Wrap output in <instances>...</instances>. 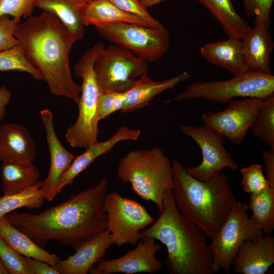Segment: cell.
<instances>
[{
    "instance_id": "1",
    "label": "cell",
    "mask_w": 274,
    "mask_h": 274,
    "mask_svg": "<svg viewBox=\"0 0 274 274\" xmlns=\"http://www.w3.org/2000/svg\"><path fill=\"white\" fill-rule=\"evenodd\" d=\"M107 189L108 182L104 178L95 186L38 214L14 211L6 216L14 227L44 249L54 239L75 250L107 229L102 208Z\"/></svg>"
},
{
    "instance_id": "2",
    "label": "cell",
    "mask_w": 274,
    "mask_h": 274,
    "mask_svg": "<svg viewBox=\"0 0 274 274\" xmlns=\"http://www.w3.org/2000/svg\"><path fill=\"white\" fill-rule=\"evenodd\" d=\"M27 61L37 67L50 92L79 102L81 86L74 81L69 56L76 42L54 14L43 11L18 23L14 31Z\"/></svg>"
},
{
    "instance_id": "3",
    "label": "cell",
    "mask_w": 274,
    "mask_h": 274,
    "mask_svg": "<svg viewBox=\"0 0 274 274\" xmlns=\"http://www.w3.org/2000/svg\"><path fill=\"white\" fill-rule=\"evenodd\" d=\"M158 219L141 237L149 236L165 245L164 264L170 274H214L213 257L206 236L178 210L172 192L165 191Z\"/></svg>"
},
{
    "instance_id": "4",
    "label": "cell",
    "mask_w": 274,
    "mask_h": 274,
    "mask_svg": "<svg viewBox=\"0 0 274 274\" xmlns=\"http://www.w3.org/2000/svg\"><path fill=\"white\" fill-rule=\"evenodd\" d=\"M172 194L181 214L211 239L217 234L237 201L226 175L207 181L191 176L178 161H172Z\"/></svg>"
},
{
    "instance_id": "5",
    "label": "cell",
    "mask_w": 274,
    "mask_h": 274,
    "mask_svg": "<svg viewBox=\"0 0 274 274\" xmlns=\"http://www.w3.org/2000/svg\"><path fill=\"white\" fill-rule=\"evenodd\" d=\"M117 176L142 199L156 204L160 213L165 191L173 190V168L159 147L132 150L121 159Z\"/></svg>"
},
{
    "instance_id": "6",
    "label": "cell",
    "mask_w": 274,
    "mask_h": 274,
    "mask_svg": "<svg viewBox=\"0 0 274 274\" xmlns=\"http://www.w3.org/2000/svg\"><path fill=\"white\" fill-rule=\"evenodd\" d=\"M104 47L102 43L95 44L84 53L74 66V73L81 78L82 83L78 104V117L65 134L66 141L72 147L86 149L98 142L97 112L101 91L96 80L94 64Z\"/></svg>"
},
{
    "instance_id": "7",
    "label": "cell",
    "mask_w": 274,
    "mask_h": 274,
    "mask_svg": "<svg viewBox=\"0 0 274 274\" xmlns=\"http://www.w3.org/2000/svg\"><path fill=\"white\" fill-rule=\"evenodd\" d=\"M273 92V75L248 71L227 80L192 83L166 102L201 98L224 104L236 97L265 98Z\"/></svg>"
},
{
    "instance_id": "8",
    "label": "cell",
    "mask_w": 274,
    "mask_h": 274,
    "mask_svg": "<svg viewBox=\"0 0 274 274\" xmlns=\"http://www.w3.org/2000/svg\"><path fill=\"white\" fill-rule=\"evenodd\" d=\"M248 204L237 201L216 235L209 245L214 273H229L233 260L244 244L264 233L248 216Z\"/></svg>"
},
{
    "instance_id": "9",
    "label": "cell",
    "mask_w": 274,
    "mask_h": 274,
    "mask_svg": "<svg viewBox=\"0 0 274 274\" xmlns=\"http://www.w3.org/2000/svg\"><path fill=\"white\" fill-rule=\"evenodd\" d=\"M99 36L133 52L146 62L161 58L169 48L170 33L164 26L153 28L128 22L95 27Z\"/></svg>"
},
{
    "instance_id": "10",
    "label": "cell",
    "mask_w": 274,
    "mask_h": 274,
    "mask_svg": "<svg viewBox=\"0 0 274 274\" xmlns=\"http://www.w3.org/2000/svg\"><path fill=\"white\" fill-rule=\"evenodd\" d=\"M94 70L101 92L123 93L134 85L137 77L147 75L148 66L131 51L114 44L101 51Z\"/></svg>"
},
{
    "instance_id": "11",
    "label": "cell",
    "mask_w": 274,
    "mask_h": 274,
    "mask_svg": "<svg viewBox=\"0 0 274 274\" xmlns=\"http://www.w3.org/2000/svg\"><path fill=\"white\" fill-rule=\"evenodd\" d=\"M113 245H135L141 230L154 222V218L138 201L122 196L118 192L107 194L103 202Z\"/></svg>"
},
{
    "instance_id": "12",
    "label": "cell",
    "mask_w": 274,
    "mask_h": 274,
    "mask_svg": "<svg viewBox=\"0 0 274 274\" xmlns=\"http://www.w3.org/2000/svg\"><path fill=\"white\" fill-rule=\"evenodd\" d=\"M181 130L198 144L201 151L200 164L186 168L193 177L204 181L217 176L225 167L233 171L238 169L237 164L224 146L223 135L204 125H182Z\"/></svg>"
},
{
    "instance_id": "13",
    "label": "cell",
    "mask_w": 274,
    "mask_h": 274,
    "mask_svg": "<svg viewBox=\"0 0 274 274\" xmlns=\"http://www.w3.org/2000/svg\"><path fill=\"white\" fill-rule=\"evenodd\" d=\"M263 99L246 97L231 100L222 111L203 113L201 118L204 125L239 145L248 130L254 125Z\"/></svg>"
},
{
    "instance_id": "14",
    "label": "cell",
    "mask_w": 274,
    "mask_h": 274,
    "mask_svg": "<svg viewBox=\"0 0 274 274\" xmlns=\"http://www.w3.org/2000/svg\"><path fill=\"white\" fill-rule=\"evenodd\" d=\"M161 249V245L156 244L154 238L143 237L133 250L118 258L100 259L89 272L95 274L156 273L163 267L161 262L155 256Z\"/></svg>"
},
{
    "instance_id": "15",
    "label": "cell",
    "mask_w": 274,
    "mask_h": 274,
    "mask_svg": "<svg viewBox=\"0 0 274 274\" xmlns=\"http://www.w3.org/2000/svg\"><path fill=\"white\" fill-rule=\"evenodd\" d=\"M40 114L45 128L50 158L48 175L42 183L41 191L46 200L52 201L56 195V189L59 180L75 157L59 140L54 127L52 112L48 109H44L41 111Z\"/></svg>"
},
{
    "instance_id": "16",
    "label": "cell",
    "mask_w": 274,
    "mask_h": 274,
    "mask_svg": "<svg viewBox=\"0 0 274 274\" xmlns=\"http://www.w3.org/2000/svg\"><path fill=\"white\" fill-rule=\"evenodd\" d=\"M274 263V237L263 233L246 242L232 262L237 274H265Z\"/></svg>"
},
{
    "instance_id": "17",
    "label": "cell",
    "mask_w": 274,
    "mask_h": 274,
    "mask_svg": "<svg viewBox=\"0 0 274 274\" xmlns=\"http://www.w3.org/2000/svg\"><path fill=\"white\" fill-rule=\"evenodd\" d=\"M254 24L241 40L248 71L271 75L270 56L274 43L269 31L270 21L255 19Z\"/></svg>"
},
{
    "instance_id": "18",
    "label": "cell",
    "mask_w": 274,
    "mask_h": 274,
    "mask_svg": "<svg viewBox=\"0 0 274 274\" xmlns=\"http://www.w3.org/2000/svg\"><path fill=\"white\" fill-rule=\"evenodd\" d=\"M112 245L110 233L106 229L83 243L73 255L60 260L55 266L60 274H87L105 257L106 251Z\"/></svg>"
},
{
    "instance_id": "19",
    "label": "cell",
    "mask_w": 274,
    "mask_h": 274,
    "mask_svg": "<svg viewBox=\"0 0 274 274\" xmlns=\"http://www.w3.org/2000/svg\"><path fill=\"white\" fill-rule=\"evenodd\" d=\"M141 131L122 126L109 140L97 142L80 155L75 157L68 169L58 181L56 194L60 193L67 185L73 183L75 178L86 169L97 157L110 151L118 143L124 141H135L140 136Z\"/></svg>"
},
{
    "instance_id": "20",
    "label": "cell",
    "mask_w": 274,
    "mask_h": 274,
    "mask_svg": "<svg viewBox=\"0 0 274 274\" xmlns=\"http://www.w3.org/2000/svg\"><path fill=\"white\" fill-rule=\"evenodd\" d=\"M36 155L34 140L23 125L9 123L0 126V161L33 162Z\"/></svg>"
},
{
    "instance_id": "21",
    "label": "cell",
    "mask_w": 274,
    "mask_h": 274,
    "mask_svg": "<svg viewBox=\"0 0 274 274\" xmlns=\"http://www.w3.org/2000/svg\"><path fill=\"white\" fill-rule=\"evenodd\" d=\"M200 52L208 62L225 68L233 76L248 72L240 39L211 42L201 47Z\"/></svg>"
},
{
    "instance_id": "22",
    "label": "cell",
    "mask_w": 274,
    "mask_h": 274,
    "mask_svg": "<svg viewBox=\"0 0 274 274\" xmlns=\"http://www.w3.org/2000/svg\"><path fill=\"white\" fill-rule=\"evenodd\" d=\"M191 77L186 71L171 79L162 81H154L147 75L140 77L134 85L124 92V101L121 112H131L144 107L157 94L172 89L178 84Z\"/></svg>"
},
{
    "instance_id": "23",
    "label": "cell",
    "mask_w": 274,
    "mask_h": 274,
    "mask_svg": "<svg viewBox=\"0 0 274 274\" xmlns=\"http://www.w3.org/2000/svg\"><path fill=\"white\" fill-rule=\"evenodd\" d=\"M87 4L81 0H35V7L55 15L76 41L83 39L84 15Z\"/></svg>"
},
{
    "instance_id": "24",
    "label": "cell",
    "mask_w": 274,
    "mask_h": 274,
    "mask_svg": "<svg viewBox=\"0 0 274 274\" xmlns=\"http://www.w3.org/2000/svg\"><path fill=\"white\" fill-rule=\"evenodd\" d=\"M0 237L23 256L45 261L53 266L60 260L57 255L46 251L14 227L6 216L0 218Z\"/></svg>"
},
{
    "instance_id": "25",
    "label": "cell",
    "mask_w": 274,
    "mask_h": 274,
    "mask_svg": "<svg viewBox=\"0 0 274 274\" xmlns=\"http://www.w3.org/2000/svg\"><path fill=\"white\" fill-rule=\"evenodd\" d=\"M221 24L229 37L242 40L252 29L235 10L231 0H198Z\"/></svg>"
},
{
    "instance_id": "26",
    "label": "cell",
    "mask_w": 274,
    "mask_h": 274,
    "mask_svg": "<svg viewBox=\"0 0 274 274\" xmlns=\"http://www.w3.org/2000/svg\"><path fill=\"white\" fill-rule=\"evenodd\" d=\"M1 176L4 195H9L38 184L40 173L31 162H2Z\"/></svg>"
},
{
    "instance_id": "27",
    "label": "cell",
    "mask_w": 274,
    "mask_h": 274,
    "mask_svg": "<svg viewBox=\"0 0 274 274\" xmlns=\"http://www.w3.org/2000/svg\"><path fill=\"white\" fill-rule=\"evenodd\" d=\"M85 26H100L107 24L128 22L150 27L140 18L124 12L109 0H95L87 4L84 15Z\"/></svg>"
},
{
    "instance_id": "28",
    "label": "cell",
    "mask_w": 274,
    "mask_h": 274,
    "mask_svg": "<svg viewBox=\"0 0 274 274\" xmlns=\"http://www.w3.org/2000/svg\"><path fill=\"white\" fill-rule=\"evenodd\" d=\"M248 210L250 218L258 224L264 233L272 234L274 229V189L268 187L256 194H250Z\"/></svg>"
},
{
    "instance_id": "29",
    "label": "cell",
    "mask_w": 274,
    "mask_h": 274,
    "mask_svg": "<svg viewBox=\"0 0 274 274\" xmlns=\"http://www.w3.org/2000/svg\"><path fill=\"white\" fill-rule=\"evenodd\" d=\"M42 183L39 182L36 185L19 192L0 197V218L23 207L40 208L46 200L41 191Z\"/></svg>"
},
{
    "instance_id": "30",
    "label": "cell",
    "mask_w": 274,
    "mask_h": 274,
    "mask_svg": "<svg viewBox=\"0 0 274 274\" xmlns=\"http://www.w3.org/2000/svg\"><path fill=\"white\" fill-rule=\"evenodd\" d=\"M252 134L274 148V94L263 98L254 125Z\"/></svg>"
},
{
    "instance_id": "31",
    "label": "cell",
    "mask_w": 274,
    "mask_h": 274,
    "mask_svg": "<svg viewBox=\"0 0 274 274\" xmlns=\"http://www.w3.org/2000/svg\"><path fill=\"white\" fill-rule=\"evenodd\" d=\"M0 71H18L30 74L37 80H44L39 70L26 59L21 45L0 52Z\"/></svg>"
},
{
    "instance_id": "32",
    "label": "cell",
    "mask_w": 274,
    "mask_h": 274,
    "mask_svg": "<svg viewBox=\"0 0 274 274\" xmlns=\"http://www.w3.org/2000/svg\"><path fill=\"white\" fill-rule=\"evenodd\" d=\"M0 258L8 274H35L25 257L12 249L1 237Z\"/></svg>"
},
{
    "instance_id": "33",
    "label": "cell",
    "mask_w": 274,
    "mask_h": 274,
    "mask_svg": "<svg viewBox=\"0 0 274 274\" xmlns=\"http://www.w3.org/2000/svg\"><path fill=\"white\" fill-rule=\"evenodd\" d=\"M240 173L242 176L241 185L245 192L256 194L270 187L262 166L259 164L252 163L240 169Z\"/></svg>"
},
{
    "instance_id": "34",
    "label": "cell",
    "mask_w": 274,
    "mask_h": 274,
    "mask_svg": "<svg viewBox=\"0 0 274 274\" xmlns=\"http://www.w3.org/2000/svg\"><path fill=\"white\" fill-rule=\"evenodd\" d=\"M122 11L136 16L146 21L153 28L163 26L158 20L153 17L141 0H109Z\"/></svg>"
},
{
    "instance_id": "35",
    "label": "cell",
    "mask_w": 274,
    "mask_h": 274,
    "mask_svg": "<svg viewBox=\"0 0 274 274\" xmlns=\"http://www.w3.org/2000/svg\"><path fill=\"white\" fill-rule=\"evenodd\" d=\"M35 0H0V16L9 15L20 20L31 16Z\"/></svg>"
},
{
    "instance_id": "36",
    "label": "cell",
    "mask_w": 274,
    "mask_h": 274,
    "mask_svg": "<svg viewBox=\"0 0 274 274\" xmlns=\"http://www.w3.org/2000/svg\"><path fill=\"white\" fill-rule=\"evenodd\" d=\"M124 101V92H101L98 105V121L105 119L116 111H121Z\"/></svg>"
},
{
    "instance_id": "37",
    "label": "cell",
    "mask_w": 274,
    "mask_h": 274,
    "mask_svg": "<svg viewBox=\"0 0 274 274\" xmlns=\"http://www.w3.org/2000/svg\"><path fill=\"white\" fill-rule=\"evenodd\" d=\"M20 21L13 17L10 18L9 15L0 16V52L20 44L14 36L16 25Z\"/></svg>"
},
{
    "instance_id": "38",
    "label": "cell",
    "mask_w": 274,
    "mask_h": 274,
    "mask_svg": "<svg viewBox=\"0 0 274 274\" xmlns=\"http://www.w3.org/2000/svg\"><path fill=\"white\" fill-rule=\"evenodd\" d=\"M246 15L255 19L270 21V13L273 0H242Z\"/></svg>"
},
{
    "instance_id": "39",
    "label": "cell",
    "mask_w": 274,
    "mask_h": 274,
    "mask_svg": "<svg viewBox=\"0 0 274 274\" xmlns=\"http://www.w3.org/2000/svg\"><path fill=\"white\" fill-rule=\"evenodd\" d=\"M25 259L35 274H60L55 266L30 257H25Z\"/></svg>"
},
{
    "instance_id": "40",
    "label": "cell",
    "mask_w": 274,
    "mask_h": 274,
    "mask_svg": "<svg viewBox=\"0 0 274 274\" xmlns=\"http://www.w3.org/2000/svg\"><path fill=\"white\" fill-rule=\"evenodd\" d=\"M262 157L266 179L270 187L274 189V148L267 151L262 149Z\"/></svg>"
},
{
    "instance_id": "41",
    "label": "cell",
    "mask_w": 274,
    "mask_h": 274,
    "mask_svg": "<svg viewBox=\"0 0 274 274\" xmlns=\"http://www.w3.org/2000/svg\"><path fill=\"white\" fill-rule=\"evenodd\" d=\"M12 97L11 92L4 86L0 88V121L4 119L6 115V107Z\"/></svg>"
},
{
    "instance_id": "42",
    "label": "cell",
    "mask_w": 274,
    "mask_h": 274,
    "mask_svg": "<svg viewBox=\"0 0 274 274\" xmlns=\"http://www.w3.org/2000/svg\"><path fill=\"white\" fill-rule=\"evenodd\" d=\"M147 8L151 7L166 0H141Z\"/></svg>"
},
{
    "instance_id": "43",
    "label": "cell",
    "mask_w": 274,
    "mask_h": 274,
    "mask_svg": "<svg viewBox=\"0 0 274 274\" xmlns=\"http://www.w3.org/2000/svg\"><path fill=\"white\" fill-rule=\"evenodd\" d=\"M0 274H8L0 258Z\"/></svg>"
},
{
    "instance_id": "44",
    "label": "cell",
    "mask_w": 274,
    "mask_h": 274,
    "mask_svg": "<svg viewBox=\"0 0 274 274\" xmlns=\"http://www.w3.org/2000/svg\"><path fill=\"white\" fill-rule=\"evenodd\" d=\"M81 1L85 3L86 4H88L95 0H81Z\"/></svg>"
}]
</instances>
